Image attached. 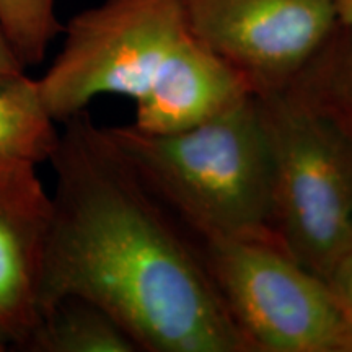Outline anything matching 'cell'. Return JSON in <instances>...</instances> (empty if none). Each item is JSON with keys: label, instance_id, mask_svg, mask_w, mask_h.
<instances>
[{"label": "cell", "instance_id": "3", "mask_svg": "<svg viewBox=\"0 0 352 352\" xmlns=\"http://www.w3.org/2000/svg\"><path fill=\"white\" fill-rule=\"evenodd\" d=\"M274 162L279 248L327 280L352 243V142L287 95H256Z\"/></svg>", "mask_w": 352, "mask_h": 352}, {"label": "cell", "instance_id": "11", "mask_svg": "<svg viewBox=\"0 0 352 352\" xmlns=\"http://www.w3.org/2000/svg\"><path fill=\"white\" fill-rule=\"evenodd\" d=\"M28 352H139L108 311L80 297H65L43 315L26 342Z\"/></svg>", "mask_w": 352, "mask_h": 352}, {"label": "cell", "instance_id": "2", "mask_svg": "<svg viewBox=\"0 0 352 352\" xmlns=\"http://www.w3.org/2000/svg\"><path fill=\"white\" fill-rule=\"evenodd\" d=\"M140 179L202 243L277 245L274 162L258 96L204 124L151 134L134 124L104 127Z\"/></svg>", "mask_w": 352, "mask_h": 352}, {"label": "cell", "instance_id": "16", "mask_svg": "<svg viewBox=\"0 0 352 352\" xmlns=\"http://www.w3.org/2000/svg\"><path fill=\"white\" fill-rule=\"evenodd\" d=\"M3 351H8V349H7V346L0 341V352H3Z\"/></svg>", "mask_w": 352, "mask_h": 352}, {"label": "cell", "instance_id": "9", "mask_svg": "<svg viewBox=\"0 0 352 352\" xmlns=\"http://www.w3.org/2000/svg\"><path fill=\"white\" fill-rule=\"evenodd\" d=\"M283 94L352 142V26H334Z\"/></svg>", "mask_w": 352, "mask_h": 352}, {"label": "cell", "instance_id": "5", "mask_svg": "<svg viewBox=\"0 0 352 352\" xmlns=\"http://www.w3.org/2000/svg\"><path fill=\"white\" fill-rule=\"evenodd\" d=\"M206 266L250 352H352L328 283L279 246L206 241Z\"/></svg>", "mask_w": 352, "mask_h": 352}, {"label": "cell", "instance_id": "8", "mask_svg": "<svg viewBox=\"0 0 352 352\" xmlns=\"http://www.w3.org/2000/svg\"><path fill=\"white\" fill-rule=\"evenodd\" d=\"M250 95L254 94L248 82L192 36L135 100L132 124L151 134H173L230 111Z\"/></svg>", "mask_w": 352, "mask_h": 352}, {"label": "cell", "instance_id": "7", "mask_svg": "<svg viewBox=\"0 0 352 352\" xmlns=\"http://www.w3.org/2000/svg\"><path fill=\"white\" fill-rule=\"evenodd\" d=\"M38 166L0 162V341L23 351L41 321L39 287L52 197Z\"/></svg>", "mask_w": 352, "mask_h": 352}, {"label": "cell", "instance_id": "6", "mask_svg": "<svg viewBox=\"0 0 352 352\" xmlns=\"http://www.w3.org/2000/svg\"><path fill=\"white\" fill-rule=\"evenodd\" d=\"M192 34L254 95L283 91L338 25L336 0H176Z\"/></svg>", "mask_w": 352, "mask_h": 352}, {"label": "cell", "instance_id": "13", "mask_svg": "<svg viewBox=\"0 0 352 352\" xmlns=\"http://www.w3.org/2000/svg\"><path fill=\"white\" fill-rule=\"evenodd\" d=\"M327 283L352 333V243L334 264Z\"/></svg>", "mask_w": 352, "mask_h": 352}, {"label": "cell", "instance_id": "15", "mask_svg": "<svg viewBox=\"0 0 352 352\" xmlns=\"http://www.w3.org/2000/svg\"><path fill=\"white\" fill-rule=\"evenodd\" d=\"M338 23L352 26V0H336Z\"/></svg>", "mask_w": 352, "mask_h": 352}, {"label": "cell", "instance_id": "12", "mask_svg": "<svg viewBox=\"0 0 352 352\" xmlns=\"http://www.w3.org/2000/svg\"><path fill=\"white\" fill-rule=\"evenodd\" d=\"M0 25L26 69L43 63L64 30L56 0H0Z\"/></svg>", "mask_w": 352, "mask_h": 352}, {"label": "cell", "instance_id": "14", "mask_svg": "<svg viewBox=\"0 0 352 352\" xmlns=\"http://www.w3.org/2000/svg\"><path fill=\"white\" fill-rule=\"evenodd\" d=\"M25 70L26 67L16 57L2 25H0V74H19Z\"/></svg>", "mask_w": 352, "mask_h": 352}, {"label": "cell", "instance_id": "10", "mask_svg": "<svg viewBox=\"0 0 352 352\" xmlns=\"http://www.w3.org/2000/svg\"><path fill=\"white\" fill-rule=\"evenodd\" d=\"M59 131L39 94L38 80L25 72L0 74V162L39 165L50 162Z\"/></svg>", "mask_w": 352, "mask_h": 352}, {"label": "cell", "instance_id": "4", "mask_svg": "<svg viewBox=\"0 0 352 352\" xmlns=\"http://www.w3.org/2000/svg\"><path fill=\"white\" fill-rule=\"evenodd\" d=\"M63 34V47L38 78L56 122L100 95L139 100L195 36L176 0H101L74 15Z\"/></svg>", "mask_w": 352, "mask_h": 352}, {"label": "cell", "instance_id": "1", "mask_svg": "<svg viewBox=\"0 0 352 352\" xmlns=\"http://www.w3.org/2000/svg\"><path fill=\"white\" fill-rule=\"evenodd\" d=\"M39 314L65 297L108 311L147 352H250L202 250L87 109L64 121Z\"/></svg>", "mask_w": 352, "mask_h": 352}]
</instances>
